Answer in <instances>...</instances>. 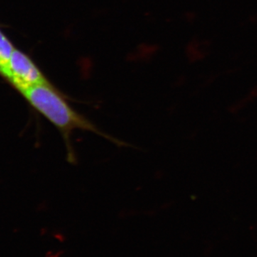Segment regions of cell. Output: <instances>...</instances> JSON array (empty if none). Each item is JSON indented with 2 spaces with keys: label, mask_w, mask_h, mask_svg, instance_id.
<instances>
[{
  "label": "cell",
  "mask_w": 257,
  "mask_h": 257,
  "mask_svg": "<svg viewBox=\"0 0 257 257\" xmlns=\"http://www.w3.org/2000/svg\"><path fill=\"white\" fill-rule=\"evenodd\" d=\"M14 50L11 42L0 31V75L5 79L9 73L10 60Z\"/></svg>",
  "instance_id": "obj_3"
},
{
  "label": "cell",
  "mask_w": 257,
  "mask_h": 257,
  "mask_svg": "<svg viewBox=\"0 0 257 257\" xmlns=\"http://www.w3.org/2000/svg\"><path fill=\"white\" fill-rule=\"evenodd\" d=\"M6 80L20 93L32 86L47 82L31 59L15 49L10 60Z\"/></svg>",
  "instance_id": "obj_2"
},
{
  "label": "cell",
  "mask_w": 257,
  "mask_h": 257,
  "mask_svg": "<svg viewBox=\"0 0 257 257\" xmlns=\"http://www.w3.org/2000/svg\"><path fill=\"white\" fill-rule=\"evenodd\" d=\"M20 93L34 109L46 118L62 134L68 150L69 162L74 160L70 143L71 134L74 130L91 132L121 145L119 141L102 133L85 116L74 110L63 94L48 82L32 86Z\"/></svg>",
  "instance_id": "obj_1"
}]
</instances>
